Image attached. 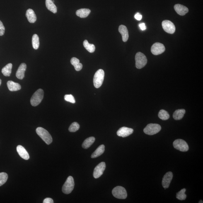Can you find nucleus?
<instances>
[{
    "label": "nucleus",
    "instance_id": "1",
    "mask_svg": "<svg viewBox=\"0 0 203 203\" xmlns=\"http://www.w3.org/2000/svg\"><path fill=\"white\" fill-rule=\"evenodd\" d=\"M37 134L45 141L46 144H50L52 142V138L48 131L42 127L37 128L36 130Z\"/></svg>",
    "mask_w": 203,
    "mask_h": 203
},
{
    "label": "nucleus",
    "instance_id": "2",
    "mask_svg": "<svg viewBox=\"0 0 203 203\" xmlns=\"http://www.w3.org/2000/svg\"><path fill=\"white\" fill-rule=\"evenodd\" d=\"M44 91L42 89H39L36 91L30 99V104L34 107L37 106L42 101L44 97Z\"/></svg>",
    "mask_w": 203,
    "mask_h": 203
},
{
    "label": "nucleus",
    "instance_id": "3",
    "mask_svg": "<svg viewBox=\"0 0 203 203\" xmlns=\"http://www.w3.org/2000/svg\"><path fill=\"white\" fill-rule=\"evenodd\" d=\"M104 71L102 69H99L95 72L93 78V83L95 88H99L101 87L104 79Z\"/></svg>",
    "mask_w": 203,
    "mask_h": 203
},
{
    "label": "nucleus",
    "instance_id": "4",
    "mask_svg": "<svg viewBox=\"0 0 203 203\" xmlns=\"http://www.w3.org/2000/svg\"><path fill=\"white\" fill-rule=\"evenodd\" d=\"M136 66L138 69H142L147 63V59L144 55L140 52L136 54L135 56Z\"/></svg>",
    "mask_w": 203,
    "mask_h": 203
},
{
    "label": "nucleus",
    "instance_id": "5",
    "mask_svg": "<svg viewBox=\"0 0 203 203\" xmlns=\"http://www.w3.org/2000/svg\"><path fill=\"white\" fill-rule=\"evenodd\" d=\"M75 183L74 179L71 176L68 177L62 187L63 193L65 194L71 193L74 189Z\"/></svg>",
    "mask_w": 203,
    "mask_h": 203
},
{
    "label": "nucleus",
    "instance_id": "6",
    "mask_svg": "<svg viewBox=\"0 0 203 203\" xmlns=\"http://www.w3.org/2000/svg\"><path fill=\"white\" fill-rule=\"evenodd\" d=\"M161 126L158 124H148L144 129V132L149 135H153L159 132L161 130Z\"/></svg>",
    "mask_w": 203,
    "mask_h": 203
},
{
    "label": "nucleus",
    "instance_id": "7",
    "mask_svg": "<svg viewBox=\"0 0 203 203\" xmlns=\"http://www.w3.org/2000/svg\"><path fill=\"white\" fill-rule=\"evenodd\" d=\"M112 194L114 197L119 199H125L127 197V191L122 186L114 188L112 190Z\"/></svg>",
    "mask_w": 203,
    "mask_h": 203
},
{
    "label": "nucleus",
    "instance_id": "8",
    "mask_svg": "<svg viewBox=\"0 0 203 203\" xmlns=\"http://www.w3.org/2000/svg\"><path fill=\"white\" fill-rule=\"evenodd\" d=\"M173 145L175 149L182 152H187L189 149L187 143L182 139L175 140L173 143Z\"/></svg>",
    "mask_w": 203,
    "mask_h": 203
},
{
    "label": "nucleus",
    "instance_id": "9",
    "mask_svg": "<svg viewBox=\"0 0 203 203\" xmlns=\"http://www.w3.org/2000/svg\"><path fill=\"white\" fill-rule=\"evenodd\" d=\"M162 27L165 32L170 34H173L175 31V26L172 22L165 20L162 22Z\"/></svg>",
    "mask_w": 203,
    "mask_h": 203
},
{
    "label": "nucleus",
    "instance_id": "10",
    "mask_svg": "<svg viewBox=\"0 0 203 203\" xmlns=\"http://www.w3.org/2000/svg\"><path fill=\"white\" fill-rule=\"evenodd\" d=\"M106 168L105 162H102L99 164L95 168L93 175L95 179L98 178L103 174Z\"/></svg>",
    "mask_w": 203,
    "mask_h": 203
},
{
    "label": "nucleus",
    "instance_id": "11",
    "mask_svg": "<svg viewBox=\"0 0 203 203\" xmlns=\"http://www.w3.org/2000/svg\"><path fill=\"white\" fill-rule=\"evenodd\" d=\"M165 51V47L164 45L160 43H156L153 44L151 49L152 54L156 55L163 53Z\"/></svg>",
    "mask_w": 203,
    "mask_h": 203
},
{
    "label": "nucleus",
    "instance_id": "12",
    "mask_svg": "<svg viewBox=\"0 0 203 203\" xmlns=\"http://www.w3.org/2000/svg\"><path fill=\"white\" fill-rule=\"evenodd\" d=\"M173 177V173L171 172H167L164 175L162 180V184L165 189L168 188L169 187Z\"/></svg>",
    "mask_w": 203,
    "mask_h": 203
},
{
    "label": "nucleus",
    "instance_id": "13",
    "mask_svg": "<svg viewBox=\"0 0 203 203\" xmlns=\"http://www.w3.org/2000/svg\"><path fill=\"white\" fill-rule=\"evenodd\" d=\"M133 132V129L132 128L126 127H123L118 130L117 134L118 136L122 137H126L132 134Z\"/></svg>",
    "mask_w": 203,
    "mask_h": 203
},
{
    "label": "nucleus",
    "instance_id": "14",
    "mask_svg": "<svg viewBox=\"0 0 203 203\" xmlns=\"http://www.w3.org/2000/svg\"><path fill=\"white\" fill-rule=\"evenodd\" d=\"M26 69V65L23 63L20 65L16 73V76L18 79H22L25 77V73Z\"/></svg>",
    "mask_w": 203,
    "mask_h": 203
},
{
    "label": "nucleus",
    "instance_id": "15",
    "mask_svg": "<svg viewBox=\"0 0 203 203\" xmlns=\"http://www.w3.org/2000/svg\"><path fill=\"white\" fill-rule=\"evenodd\" d=\"M174 9L177 14L180 16H184L189 12L188 8L187 7L180 4H176L174 6Z\"/></svg>",
    "mask_w": 203,
    "mask_h": 203
},
{
    "label": "nucleus",
    "instance_id": "16",
    "mask_svg": "<svg viewBox=\"0 0 203 203\" xmlns=\"http://www.w3.org/2000/svg\"><path fill=\"white\" fill-rule=\"evenodd\" d=\"M119 31L122 35V40L124 42H127L129 38L128 31L127 27L124 25L119 26Z\"/></svg>",
    "mask_w": 203,
    "mask_h": 203
},
{
    "label": "nucleus",
    "instance_id": "17",
    "mask_svg": "<svg viewBox=\"0 0 203 203\" xmlns=\"http://www.w3.org/2000/svg\"><path fill=\"white\" fill-rule=\"evenodd\" d=\"M17 151L21 158L25 160H28L30 156L26 150L21 145H18L17 147Z\"/></svg>",
    "mask_w": 203,
    "mask_h": 203
},
{
    "label": "nucleus",
    "instance_id": "18",
    "mask_svg": "<svg viewBox=\"0 0 203 203\" xmlns=\"http://www.w3.org/2000/svg\"><path fill=\"white\" fill-rule=\"evenodd\" d=\"M26 16L29 22L30 23H34L36 21V15L33 10L28 9L27 10L26 13Z\"/></svg>",
    "mask_w": 203,
    "mask_h": 203
},
{
    "label": "nucleus",
    "instance_id": "19",
    "mask_svg": "<svg viewBox=\"0 0 203 203\" xmlns=\"http://www.w3.org/2000/svg\"><path fill=\"white\" fill-rule=\"evenodd\" d=\"M7 85L8 89L10 91H18L21 88V86L19 83H15L12 81H8Z\"/></svg>",
    "mask_w": 203,
    "mask_h": 203
},
{
    "label": "nucleus",
    "instance_id": "20",
    "mask_svg": "<svg viewBox=\"0 0 203 203\" xmlns=\"http://www.w3.org/2000/svg\"><path fill=\"white\" fill-rule=\"evenodd\" d=\"M91 11L89 9L87 8H82L77 10L76 14L80 18H87L89 15Z\"/></svg>",
    "mask_w": 203,
    "mask_h": 203
},
{
    "label": "nucleus",
    "instance_id": "21",
    "mask_svg": "<svg viewBox=\"0 0 203 203\" xmlns=\"http://www.w3.org/2000/svg\"><path fill=\"white\" fill-rule=\"evenodd\" d=\"M46 6L47 9L54 14L57 13V8L52 0H46Z\"/></svg>",
    "mask_w": 203,
    "mask_h": 203
},
{
    "label": "nucleus",
    "instance_id": "22",
    "mask_svg": "<svg viewBox=\"0 0 203 203\" xmlns=\"http://www.w3.org/2000/svg\"><path fill=\"white\" fill-rule=\"evenodd\" d=\"M71 63L74 66L75 69L77 71H79L82 69L83 66L82 64L79 63V59L75 57H73L71 59Z\"/></svg>",
    "mask_w": 203,
    "mask_h": 203
},
{
    "label": "nucleus",
    "instance_id": "23",
    "mask_svg": "<svg viewBox=\"0 0 203 203\" xmlns=\"http://www.w3.org/2000/svg\"><path fill=\"white\" fill-rule=\"evenodd\" d=\"M104 151L105 146L103 144H102L98 147L94 152L92 153L91 158H94L98 157L101 156V155L103 154Z\"/></svg>",
    "mask_w": 203,
    "mask_h": 203
},
{
    "label": "nucleus",
    "instance_id": "24",
    "mask_svg": "<svg viewBox=\"0 0 203 203\" xmlns=\"http://www.w3.org/2000/svg\"><path fill=\"white\" fill-rule=\"evenodd\" d=\"M185 113L184 109H179L176 110L173 114V117L175 120H180L183 117Z\"/></svg>",
    "mask_w": 203,
    "mask_h": 203
},
{
    "label": "nucleus",
    "instance_id": "25",
    "mask_svg": "<svg viewBox=\"0 0 203 203\" xmlns=\"http://www.w3.org/2000/svg\"><path fill=\"white\" fill-rule=\"evenodd\" d=\"M95 140V138L93 136L87 138L83 141L82 144L83 148L85 149H88L93 144Z\"/></svg>",
    "mask_w": 203,
    "mask_h": 203
},
{
    "label": "nucleus",
    "instance_id": "26",
    "mask_svg": "<svg viewBox=\"0 0 203 203\" xmlns=\"http://www.w3.org/2000/svg\"><path fill=\"white\" fill-rule=\"evenodd\" d=\"M13 65L11 63H9L5 66L2 70V72L6 76H10L11 73L12 68Z\"/></svg>",
    "mask_w": 203,
    "mask_h": 203
},
{
    "label": "nucleus",
    "instance_id": "27",
    "mask_svg": "<svg viewBox=\"0 0 203 203\" xmlns=\"http://www.w3.org/2000/svg\"><path fill=\"white\" fill-rule=\"evenodd\" d=\"M32 45L33 48L35 50H37L39 49L40 45V41H39V36L36 34H35L32 36Z\"/></svg>",
    "mask_w": 203,
    "mask_h": 203
},
{
    "label": "nucleus",
    "instance_id": "28",
    "mask_svg": "<svg viewBox=\"0 0 203 203\" xmlns=\"http://www.w3.org/2000/svg\"><path fill=\"white\" fill-rule=\"evenodd\" d=\"M83 45L87 51L90 53H93L95 50V47L93 44H90L87 40L83 42Z\"/></svg>",
    "mask_w": 203,
    "mask_h": 203
},
{
    "label": "nucleus",
    "instance_id": "29",
    "mask_svg": "<svg viewBox=\"0 0 203 203\" xmlns=\"http://www.w3.org/2000/svg\"><path fill=\"white\" fill-rule=\"evenodd\" d=\"M158 117L162 120H166L169 118L170 116L166 111L161 110L159 112Z\"/></svg>",
    "mask_w": 203,
    "mask_h": 203
},
{
    "label": "nucleus",
    "instance_id": "30",
    "mask_svg": "<svg viewBox=\"0 0 203 203\" xmlns=\"http://www.w3.org/2000/svg\"><path fill=\"white\" fill-rule=\"evenodd\" d=\"M186 189H182L180 192L177 193L176 197L177 199L181 201L185 200L187 197V195L185 194Z\"/></svg>",
    "mask_w": 203,
    "mask_h": 203
},
{
    "label": "nucleus",
    "instance_id": "31",
    "mask_svg": "<svg viewBox=\"0 0 203 203\" xmlns=\"http://www.w3.org/2000/svg\"><path fill=\"white\" fill-rule=\"evenodd\" d=\"M8 178L7 174L5 172L0 173V186L2 185L6 182Z\"/></svg>",
    "mask_w": 203,
    "mask_h": 203
},
{
    "label": "nucleus",
    "instance_id": "32",
    "mask_svg": "<svg viewBox=\"0 0 203 203\" xmlns=\"http://www.w3.org/2000/svg\"><path fill=\"white\" fill-rule=\"evenodd\" d=\"M80 126L78 123L75 122L73 123L70 126L69 130L71 132H75L79 130Z\"/></svg>",
    "mask_w": 203,
    "mask_h": 203
},
{
    "label": "nucleus",
    "instance_id": "33",
    "mask_svg": "<svg viewBox=\"0 0 203 203\" xmlns=\"http://www.w3.org/2000/svg\"><path fill=\"white\" fill-rule=\"evenodd\" d=\"M64 99L66 101L71 102V103L75 104V100L74 97L71 95H66L64 96Z\"/></svg>",
    "mask_w": 203,
    "mask_h": 203
},
{
    "label": "nucleus",
    "instance_id": "34",
    "mask_svg": "<svg viewBox=\"0 0 203 203\" xmlns=\"http://www.w3.org/2000/svg\"><path fill=\"white\" fill-rule=\"evenodd\" d=\"M5 31V28L1 20H0V36H2L4 35Z\"/></svg>",
    "mask_w": 203,
    "mask_h": 203
},
{
    "label": "nucleus",
    "instance_id": "35",
    "mask_svg": "<svg viewBox=\"0 0 203 203\" xmlns=\"http://www.w3.org/2000/svg\"><path fill=\"white\" fill-rule=\"evenodd\" d=\"M43 203H53L54 201L52 199L50 198H47L44 199L43 202Z\"/></svg>",
    "mask_w": 203,
    "mask_h": 203
},
{
    "label": "nucleus",
    "instance_id": "36",
    "mask_svg": "<svg viewBox=\"0 0 203 203\" xmlns=\"http://www.w3.org/2000/svg\"><path fill=\"white\" fill-rule=\"evenodd\" d=\"M135 18L138 20H140L142 18V15L139 13H137L135 15Z\"/></svg>",
    "mask_w": 203,
    "mask_h": 203
},
{
    "label": "nucleus",
    "instance_id": "37",
    "mask_svg": "<svg viewBox=\"0 0 203 203\" xmlns=\"http://www.w3.org/2000/svg\"><path fill=\"white\" fill-rule=\"evenodd\" d=\"M139 26L141 30H146V28L145 24L144 23H140L139 25Z\"/></svg>",
    "mask_w": 203,
    "mask_h": 203
},
{
    "label": "nucleus",
    "instance_id": "38",
    "mask_svg": "<svg viewBox=\"0 0 203 203\" xmlns=\"http://www.w3.org/2000/svg\"><path fill=\"white\" fill-rule=\"evenodd\" d=\"M199 203H203V202L202 201V200H201L200 201H199Z\"/></svg>",
    "mask_w": 203,
    "mask_h": 203
},
{
    "label": "nucleus",
    "instance_id": "39",
    "mask_svg": "<svg viewBox=\"0 0 203 203\" xmlns=\"http://www.w3.org/2000/svg\"><path fill=\"white\" fill-rule=\"evenodd\" d=\"M2 83V81L1 79H0V86H1Z\"/></svg>",
    "mask_w": 203,
    "mask_h": 203
}]
</instances>
